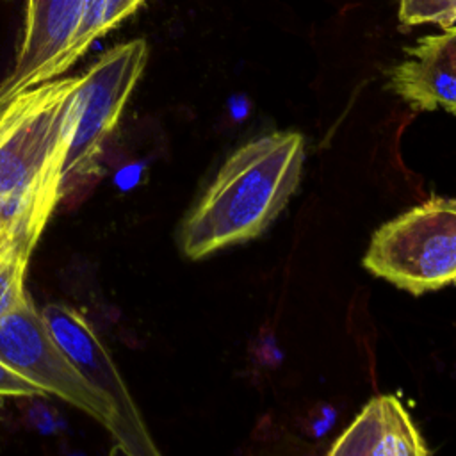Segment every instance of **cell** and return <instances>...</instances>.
<instances>
[{
  "mask_svg": "<svg viewBox=\"0 0 456 456\" xmlns=\"http://www.w3.org/2000/svg\"><path fill=\"white\" fill-rule=\"evenodd\" d=\"M303 160L299 132H271L242 144L183 219L182 251L198 260L264 233L297 189Z\"/></svg>",
  "mask_w": 456,
  "mask_h": 456,
  "instance_id": "1",
  "label": "cell"
},
{
  "mask_svg": "<svg viewBox=\"0 0 456 456\" xmlns=\"http://www.w3.org/2000/svg\"><path fill=\"white\" fill-rule=\"evenodd\" d=\"M78 75L25 89L0 126V235L48 221L61 200V167Z\"/></svg>",
  "mask_w": 456,
  "mask_h": 456,
  "instance_id": "2",
  "label": "cell"
},
{
  "mask_svg": "<svg viewBox=\"0 0 456 456\" xmlns=\"http://www.w3.org/2000/svg\"><path fill=\"white\" fill-rule=\"evenodd\" d=\"M146 61V41L132 39L107 50L78 75L61 167V200L98 175L105 141L116 128Z\"/></svg>",
  "mask_w": 456,
  "mask_h": 456,
  "instance_id": "3",
  "label": "cell"
},
{
  "mask_svg": "<svg viewBox=\"0 0 456 456\" xmlns=\"http://www.w3.org/2000/svg\"><path fill=\"white\" fill-rule=\"evenodd\" d=\"M362 264L415 296L456 285V198L433 196L379 226Z\"/></svg>",
  "mask_w": 456,
  "mask_h": 456,
  "instance_id": "4",
  "label": "cell"
},
{
  "mask_svg": "<svg viewBox=\"0 0 456 456\" xmlns=\"http://www.w3.org/2000/svg\"><path fill=\"white\" fill-rule=\"evenodd\" d=\"M141 4L144 0H27L21 43L9 77L28 86L61 77Z\"/></svg>",
  "mask_w": 456,
  "mask_h": 456,
  "instance_id": "5",
  "label": "cell"
},
{
  "mask_svg": "<svg viewBox=\"0 0 456 456\" xmlns=\"http://www.w3.org/2000/svg\"><path fill=\"white\" fill-rule=\"evenodd\" d=\"M0 362L46 394L82 410L116 436L118 420L110 403L69 362L27 292L0 317Z\"/></svg>",
  "mask_w": 456,
  "mask_h": 456,
  "instance_id": "6",
  "label": "cell"
},
{
  "mask_svg": "<svg viewBox=\"0 0 456 456\" xmlns=\"http://www.w3.org/2000/svg\"><path fill=\"white\" fill-rule=\"evenodd\" d=\"M41 315L77 370L110 403L118 431L116 451L128 456H157L159 449L135 406L110 353L82 314L64 303H48Z\"/></svg>",
  "mask_w": 456,
  "mask_h": 456,
  "instance_id": "7",
  "label": "cell"
},
{
  "mask_svg": "<svg viewBox=\"0 0 456 456\" xmlns=\"http://www.w3.org/2000/svg\"><path fill=\"white\" fill-rule=\"evenodd\" d=\"M387 71V87L413 110L442 109L456 116V27L420 37Z\"/></svg>",
  "mask_w": 456,
  "mask_h": 456,
  "instance_id": "8",
  "label": "cell"
},
{
  "mask_svg": "<svg viewBox=\"0 0 456 456\" xmlns=\"http://www.w3.org/2000/svg\"><path fill=\"white\" fill-rule=\"evenodd\" d=\"M429 452L395 395L372 397L330 449V454L372 456H426Z\"/></svg>",
  "mask_w": 456,
  "mask_h": 456,
  "instance_id": "9",
  "label": "cell"
},
{
  "mask_svg": "<svg viewBox=\"0 0 456 456\" xmlns=\"http://www.w3.org/2000/svg\"><path fill=\"white\" fill-rule=\"evenodd\" d=\"M45 224V221H32L0 235V317L27 292L25 274L28 258Z\"/></svg>",
  "mask_w": 456,
  "mask_h": 456,
  "instance_id": "10",
  "label": "cell"
},
{
  "mask_svg": "<svg viewBox=\"0 0 456 456\" xmlns=\"http://www.w3.org/2000/svg\"><path fill=\"white\" fill-rule=\"evenodd\" d=\"M399 20L406 27L435 23L445 28L456 21V0H399Z\"/></svg>",
  "mask_w": 456,
  "mask_h": 456,
  "instance_id": "11",
  "label": "cell"
},
{
  "mask_svg": "<svg viewBox=\"0 0 456 456\" xmlns=\"http://www.w3.org/2000/svg\"><path fill=\"white\" fill-rule=\"evenodd\" d=\"M46 392L34 385L30 379L23 378L4 362H0V395L2 397H32L45 395Z\"/></svg>",
  "mask_w": 456,
  "mask_h": 456,
  "instance_id": "12",
  "label": "cell"
},
{
  "mask_svg": "<svg viewBox=\"0 0 456 456\" xmlns=\"http://www.w3.org/2000/svg\"><path fill=\"white\" fill-rule=\"evenodd\" d=\"M28 87H34V86H27L11 77H7L4 82H0V126L5 123L7 116L11 114L18 96Z\"/></svg>",
  "mask_w": 456,
  "mask_h": 456,
  "instance_id": "13",
  "label": "cell"
}]
</instances>
